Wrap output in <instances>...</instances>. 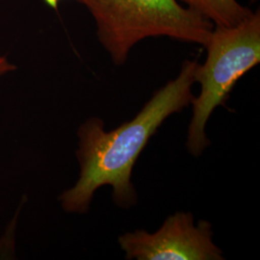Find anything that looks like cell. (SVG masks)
Here are the masks:
<instances>
[{
    "instance_id": "1",
    "label": "cell",
    "mask_w": 260,
    "mask_h": 260,
    "mask_svg": "<svg viewBox=\"0 0 260 260\" xmlns=\"http://www.w3.org/2000/svg\"><path fill=\"white\" fill-rule=\"evenodd\" d=\"M198 65L197 60L185 61L177 78L155 92L131 121L112 131H105L100 118L84 121L77 131L80 175L75 185L59 196L64 211L87 213L94 193L105 185L113 188V200L118 206L129 208L136 204L137 194L131 182L133 167L168 117L192 103Z\"/></svg>"
},
{
    "instance_id": "2",
    "label": "cell",
    "mask_w": 260,
    "mask_h": 260,
    "mask_svg": "<svg viewBox=\"0 0 260 260\" xmlns=\"http://www.w3.org/2000/svg\"><path fill=\"white\" fill-rule=\"evenodd\" d=\"M89 10L113 62H126L131 48L150 37H169L205 47L214 25L177 0H77Z\"/></svg>"
},
{
    "instance_id": "3",
    "label": "cell",
    "mask_w": 260,
    "mask_h": 260,
    "mask_svg": "<svg viewBox=\"0 0 260 260\" xmlns=\"http://www.w3.org/2000/svg\"><path fill=\"white\" fill-rule=\"evenodd\" d=\"M205 47V64L196 69L195 82L201 85V93L191 103L193 116L186 144L189 152L197 157L210 144L205 126L214 110L224 104L242 76L259 64V12L236 25L213 28Z\"/></svg>"
},
{
    "instance_id": "4",
    "label": "cell",
    "mask_w": 260,
    "mask_h": 260,
    "mask_svg": "<svg viewBox=\"0 0 260 260\" xmlns=\"http://www.w3.org/2000/svg\"><path fill=\"white\" fill-rule=\"evenodd\" d=\"M127 259L222 260L223 252L213 242L211 223L197 224L190 212L169 216L155 233L135 231L119 237Z\"/></svg>"
},
{
    "instance_id": "5",
    "label": "cell",
    "mask_w": 260,
    "mask_h": 260,
    "mask_svg": "<svg viewBox=\"0 0 260 260\" xmlns=\"http://www.w3.org/2000/svg\"><path fill=\"white\" fill-rule=\"evenodd\" d=\"M216 26L229 27L240 23L253 14L236 0H180Z\"/></svg>"
},
{
    "instance_id": "6",
    "label": "cell",
    "mask_w": 260,
    "mask_h": 260,
    "mask_svg": "<svg viewBox=\"0 0 260 260\" xmlns=\"http://www.w3.org/2000/svg\"><path fill=\"white\" fill-rule=\"evenodd\" d=\"M20 210L18 209L16 216L12 219L10 222V225L7 228V232L4 233V235L0 238V257L1 256H9V255H14L15 252L9 249V246L15 247V241H9L10 238H15L16 234V228H17V222H18V217Z\"/></svg>"
},
{
    "instance_id": "7",
    "label": "cell",
    "mask_w": 260,
    "mask_h": 260,
    "mask_svg": "<svg viewBox=\"0 0 260 260\" xmlns=\"http://www.w3.org/2000/svg\"><path fill=\"white\" fill-rule=\"evenodd\" d=\"M17 70V67L9 62V60L6 57L0 56V80L4 75L12 73Z\"/></svg>"
}]
</instances>
